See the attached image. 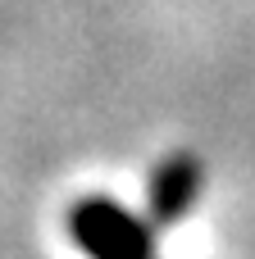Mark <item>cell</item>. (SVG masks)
<instances>
[{"instance_id":"cell-1","label":"cell","mask_w":255,"mask_h":259,"mask_svg":"<svg viewBox=\"0 0 255 259\" xmlns=\"http://www.w3.org/2000/svg\"><path fill=\"white\" fill-rule=\"evenodd\" d=\"M68 237L87 259H160L155 223L114 196H82L68 209Z\"/></svg>"},{"instance_id":"cell-2","label":"cell","mask_w":255,"mask_h":259,"mask_svg":"<svg viewBox=\"0 0 255 259\" xmlns=\"http://www.w3.org/2000/svg\"><path fill=\"white\" fill-rule=\"evenodd\" d=\"M205 178H210V168H205V159L196 150H169L151 168V182H146V219L155 228L183 223L196 209V200L205 191Z\"/></svg>"}]
</instances>
